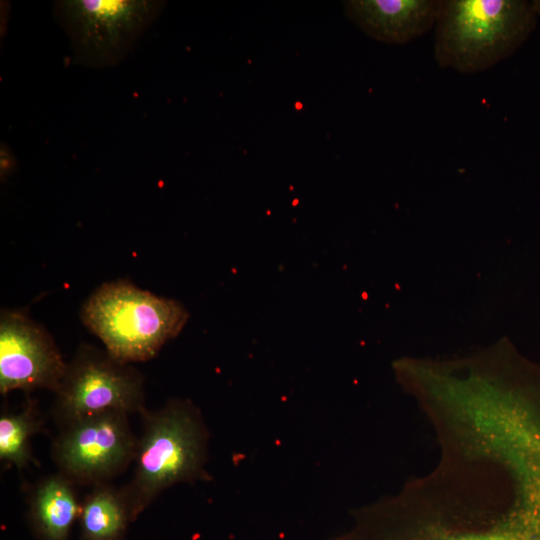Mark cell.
Returning <instances> with one entry per match:
<instances>
[{"label":"cell","instance_id":"3957f363","mask_svg":"<svg viewBox=\"0 0 540 540\" xmlns=\"http://www.w3.org/2000/svg\"><path fill=\"white\" fill-rule=\"evenodd\" d=\"M522 0H442L434 58L441 68L477 73L511 56L536 27Z\"/></svg>","mask_w":540,"mask_h":540},{"label":"cell","instance_id":"ba28073f","mask_svg":"<svg viewBox=\"0 0 540 540\" xmlns=\"http://www.w3.org/2000/svg\"><path fill=\"white\" fill-rule=\"evenodd\" d=\"M67 363L51 335L23 312L0 315V392L58 389Z\"/></svg>","mask_w":540,"mask_h":540},{"label":"cell","instance_id":"6da1fadb","mask_svg":"<svg viewBox=\"0 0 540 540\" xmlns=\"http://www.w3.org/2000/svg\"><path fill=\"white\" fill-rule=\"evenodd\" d=\"M428 478L353 515L325 540H540V500L503 495L486 443L444 451Z\"/></svg>","mask_w":540,"mask_h":540},{"label":"cell","instance_id":"9c48e42d","mask_svg":"<svg viewBox=\"0 0 540 540\" xmlns=\"http://www.w3.org/2000/svg\"><path fill=\"white\" fill-rule=\"evenodd\" d=\"M442 0H348L347 18L373 39L392 45L413 41L435 27Z\"/></svg>","mask_w":540,"mask_h":540},{"label":"cell","instance_id":"7a4b0ae2","mask_svg":"<svg viewBox=\"0 0 540 540\" xmlns=\"http://www.w3.org/2000/svg\"><path fill=\"white\" fill-rule=\"evenodd\" d=\"M134 471L123 486L133 522L166 489L208 479L209 432L200 410L189 400L170 399L142 414Z\"/></svg>","mask_w":540,"mask_h":540},{"label":"cell","instance_id":"7c38bea8","mask_svg":"<svg viewBox=\"0 0 540 540\" xmlns=\"http://www.w3.org/2000/svg\"><path fill=\"white\" fill-rule=\"evenodd\" d=\"M43 417L30 398L17 412H4L0 416V459L18 470L32 460L31 438L42 431Z\"/></svg>","mask_w":540,"mask_h":540},{"label":"cell","instance_id":"52a82bcc","mask_svg":"<svg viewBox=\"0 0 540 540\" xmlns=\"http://www.w3.org/2000/svg\"><path fill=\"white\" fill-rule=\"evenodd\" d=\"M147 0H68L58 4L77 58L94 66L122 58L156 16Z\"/></svg>","mask_w":540,"mask_h":540},{"label":"cell","instance_id":"277c9868","mask_svg":"<svg viewBox=\"0 0 540 540\" xmlns=\"http://www.w3.org/2000/svg\"><path fill=\"white\" fill-rule=\"evenodd\" d=\"M81 318L110 355L131 364L155 357L181 332L189 314L174 299L118 280L100 285L89 296Z\"/></svg>","mask_w":540,"mask_h":540},{"label":"cell","instance_id":"8992f818","mask_svg":"<svg viewBox=\"0 0 540 540\" xmlns=\"http://www.w3.org/2000/svg\"><path fill=\"white\" fill-rule=\"evenodd\" d=\"M137 437L128 414L105 412L60 427L51 446L58 468L78 486L107 483L133 463Z\"/></svg>","mask_w":540,"mask_h":540},{"label":"cell","instance_id":"5b68a950","mask_svg":"<svg viewBox=\"0 0 540 540\" xmlns=\"http://www.w3.org/2000/svg\"><path fill=\"white\" fill-rule=\"evenodd\" d=\"M54 394L52 412L59 428L100 413L141 415L147 409L141 373L88 344H81L67 363Z\"/></svg>","mask_w":540,"mask_h":540},{"label":"cell","instance_id":"8fae6325","mask_svg":"<svg viewBox=\"0 0 540 540\" xmlns=\"http://www.w3.org/2000/svg\"><path fill=\"white\" fill-rule=\"evenodd\" d=\"M78 540H124L133 522L123 488L93 486L81 502Z\"/></svg>","mask_w":540,"mask_h":540},{"label":"cell","instance_id":"4fadbf2b","mask_svg":"<svg viewBox=\"0 0 540 540\" xmlns=\"http://www.w3.org/2000/svg\"><path fill=\"white\" fill-rule=\"evenodd\" d=\"M533 10L536 14H540V1L531 2Z\"/></svg>","mask_w":540,"mask_h":540},{"label":"cell","instance_id":"30bf717a","mask_svg":"<svg viewBox=\"0 0 540 540\" xmlns=\"http://www.w3.org/2000/svg\"><path fill=\"white\" fill-rule=\"evenodd\" d=\"M77 486L57 472L42 478L30 489L27 519L37 540H69L81 508Z\"/></svg>","mask_w":540,"mask_h":540}]
</instances>
